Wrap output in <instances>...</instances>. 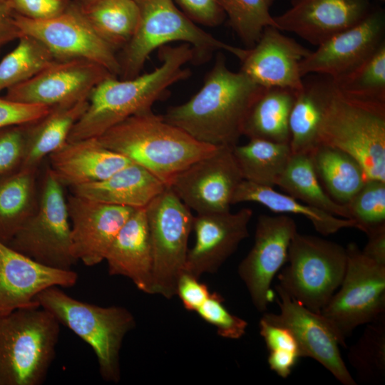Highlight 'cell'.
<instances>
[{
	"label": "cell",
	"mask_w": 385,
	"mask_h": 385,
	"mask_svg": "<svg viewBox=\"0 0 385 385\" xmlns=\"http://www.w3.org/2000/svg\"><path fill=\"white\" fill-rule=\"evenodd\" d=\"M210 294L205 283L188 273L183 272L178 281L176 295L188 311L196 312Z\"/></svg>",
	"instance_id": "45"
},
{
	"label": "cell",
	"mask_w": 385,
	"mask_h": 385,
	"mask_svg": "<svg viewBox=\"0 0 385 385\" xmlns=\"http://www.w3.org/2000/svg\"><path fill=\"white\" fill-rule=\"evenodd\" d=\"M309 155L327 194L340 204L348 202L368 180L359 161L342 150L319 145Z\"/></svg>",
	"instance_id": "30"
},
{
	"label": "cell",
	"mask_w": 385,
	"mask_h": 385,
	"mask_svg": "<svg viewBox=\"0 0 385 385\" xmlns=\"http://www.w3.org/2000/svg\"><path fill=\"white\" fill-rule=\"evenodd\" d=\"M38 169L19 167L0 175V241L7 244L35 212Z\"/></svg>",
	"instance_id": "27"
},
{
	"label": "cell",
	"mask_w": 385,
	"mask_h": 385,
	"mask_svg": "<svg viewBox=\"0 0 385 385\" xmlns=\"http://www.w3.org/2000/svg\"><path fill=\"white\" fill-rule=\"evenodd\" d=\"M297 232L294 219L285 214H262L257 218L253 246L237 270L259 312L266 311L272 301V282L287 263L289 247Z\"/></svg>",
	"instance_id": "14"
},
{
	"label": "cell",
	"mask_w": 385,
	"mask_h": 385,
	"mask_svg": "<svg viewBox=\"0 0 385 385\" xmlns=\"http://www.w3.org/2000/svg\"><path fill=\"white\" fill-rule=\"evenodd\" d=\"M111 76L88 60L55 61L28 81L7 89L4 98L48 107L71 104L88 99L91 91Z\"/></svg>",
	"instance_id": "17"
},
{
	"label": "cell",
	"mask_w": 385,
	"mask_h": 385,
	"mask_svg": "<svg viewBox=\"0 0 385 385\" xmlns=\"http://www.w3.org/2000/svg\"><path fill=\"white\" fill-rule=\"evenodd\" d=\"M322 115V82H304L297 92L289 118V146L292 154H309L319 145Z\"/></svg>",
	"instance_id": "34"
},
{
	"label": "cell",
	"mask_w": 385,
	"mask_h": 385,
	"mask_svg": "<svg viewBox=\"0 0 385 385\" xmlns=\"http://www.w3.org/2000/svg\"><path fill=\"white\" fill-rule=\"evenodd\" d=\"M79 8L95 31L115 51L128 43L137 28L139 11L135 0H98Z\"/></svg>",
	"instance_id": "33"
},
{
	"label": "cell",
	"mask_w": 385,
	"mask_h": 385,
	"mask_svg": "<svg viewBox=\"0 0 385 385\" xmlns=\"http://www.w3.org/2000/svg\"><path fill=\"white\" fill-rule=\"evenodd\" d=\"M34 301L91 346L105 381H119L123 341L135 326V318L129 310L123 307H101L83 302L56 286L41 292Z\"/></svg>",
	"instance_id": "7"
},
{
	"label": "cell",
	"mask_w": 385,
	"mask_h": 385,
	"mask_svg": "<svg viewBox=\"0 0 385 385\" xmlns=\"http://www.w3.org/2000/svg\"><path fill=\"white\" fill-rule=\"evenodd\" d=\"M275 0H218L229 24L247 46L252 47L267 26H276L270 8Z\"/></svg>",
	"instance_id": "38"
},
{
	"label": "cell",
	"mask_w": 385,
	"mask_h": 385,
	"mask_svg": "<svg viewBox=\"0 0 385 385\" xmlns=\"http://www.w3.org/2000/svg\"><path fill=\"white\" fill-rule=\"evenodd\" d=\"M366 235L368 241L361 250L362 253L375 262L385 265V225L374 229Z\"/></svg>",
	"instance_id": "49"
},
{
	"label": "cell",
	"mask_w": 385,
	"mask_h": 385,
	"mask_svg": "<svg viewBox=\"0 0 385 385\" xmlns=\"http://www.w3.org/2000/svg\"><path fill=\"white\" fill-rule=\"evenodd\" d=\"M253 211L244 207L230 211L193 215L195 241L188 250L184 272L197 279L215 273L249 236L248 225Z\"/></svg>",
	"instance_id": "18"
},
{
	"label": "cell",
	"mask_w": 385,
	"mask_h": 385,
	"mask_svg": "<svg viewBox=\"0 0 385 385\" xmlns=\"http://www.w3.org/2000/svg\"><path fill=\"white\" fill-rule=\"evenodd\" d=\"M43 265L72 270L71 227L63 186L48 167L39 184L38 206L6 244Z\"/></svg>",
	"instance_id": "10"
},
{
	"label": "cell",
	"mask_w": 385,
	"mask_h": 385,
	"mask_svg": "<svg viewBox=\"0 0 385 385\" xmlns=\"http://www.w3.org/2000/svg\"><path fill=\"white\" fill-rule=\"evenodd\" d=\"M88 104V98L50 108L39 119L26 125L25 150L20 167L38 169L43 160L60 148Z\"/></svg>",
	"instance_id": "26"
},
{
	"label": "cell",
	"mask_w": 385,
	"mask_h": 385,
	"mask_svg": "<svg viewBox=\"0 0 385 385\" xmlns=\"http://www.w3.org/2000/svg\"><path fill=\"white\" fill-rule=\"evenodd\" d=\"M381 1H382V0H381ZM383 1H384V0H383Z\"/></svg>",
	"instance_id": "51"
},
{
	"label": "cell",
	"mask_w": 385,
	"mask_h": 385,
	"mask_svg": "<svg viewBox=\"0 0 385 385\" xmlns=\"http://www.w3.org/2000/svg\"><path fill=\"white\" fill-rule=\"evenodd\" d=\"M347 359L360 382H384L385 315L366 324L361 337L349 348Z\"/></svg>",
	"instance_id": "35"
},
{
	"label": "cell",
	"mask_w": 385,
	"mask_h": 385,
	"mask_svg": "<svg viewBox=\"0 0 385 385\" xmlns=\"http://www.w3.org/2000/svg\"><path fill=\"white\" fill-rule=\"evenodd\" d=\"M223 302L224 299L220 294L212 292L196 312L203 320L215 327L220 337L238 339L245 334L248 324L230 313Z\"/></svg>",
	"instance_id": "40"
},
{
	"label": "cell",
	"mask_w": 385,
	"mask_h": 385,
	"mask_svg": "<svg viewBox=\"0 0 385 385\" xmlns=\"http://www.w3.org/2000/svg\"><path fill=\"white\" fill-rule=\"evenodd\" d=\"M181 11L196 24L206 26L220 24L225 14L218 0H174Z\"/></svg>",
	"instance_id": "44"
},
{
	"label": "cell",
	"mask_w": 385,
	"mask_h": 385,
	"mask_svg": "<svg viewBox=\"0 0 385 385\" xmlns=\"http://www.w3.org/2000/svg\"><path fill=\"white\" fill-rule=\"evenodd\" d=\"M311 51L277 27L267 26L257 42L245 48L240 71L263 88L299 91L304 87L299 63Z\"/></svg>",
	"instance_id": "21"
},
{
	"label": "cell",
	"mask_w": 385,
	"mask_h": 385,
	"mask_svg": "<svg viewBox=\"0 0 385 385\" xmlns=\"http://www.w3.org/2000/svg\"><path fill=\"white\" fill-rule=\"evenodd\" d=\"M265 88L242 71H231L225 57L218 55L201 88L162 116L200 142L233 147L242 135L250 109Z\"/></svg>",
	"instance_id": "2"
},
{
	"label": "cell",
	"mask_w": 385,
	"mask_h": 385,
	"mask_svg": "<svg viewBox=\"0 0 385 385\" xmlns=\"http://www.w3.org/2000/svg\"><path fill=\"white\" fill-rule=\"evenodd\" d=\"M279 313H265L262 318L288 329L295 338L301 357H309L322 365L341 384L356 382L343 360L338 339L327 320L287 295L276 285Z\"/></svg>",
	"instance_id": "15"
},
{
	"label": "cell",
	"mask_w": 385,
	"mask_h": 385,
	"mask_svg": "<svg viewBox=\"0 0 385 385\" xmlns=\"http://www.w3.org/2000/svg\"><path fill=\"white\" fill-rule=\"evenodd\" d=\"M97 138L103 146L143 167L167 186L175 175L217 147L197 140L153 111L133 115Z\"/></svg>",
	"instance_id": "3"
},
{
	"label": "cell",
	"mask_w": 385,
	"mask_h": 385,
	"mask_svg": "<svg viewBox=\"0 0 385 385\" xmlns=\"http://www.w3.org/2000/svg\"><path fill=\"white\" fill-rule=\"evenodd\" d=\"M331 81L339 91L348 96L385 103V43L353 71Z\"/></svg>",
	"instance_id": "37"
},
{
	"label": "cell",
	"mask_w": 385,
	"mask_h": 385,
	"mask_svg": "<svg viewBox=\"0 0 385 385\" xmlns=\"http://www.w3.org/2000/svg\"><path fill=\"white\" fill-rule=\"evenodd\" d=\"M145 209L153 257V294L170 299L184 272L193 215L168 186Z\"/></svg>",
	"instance_id": "11"
},
{
	"label": "cell",
	"mask_w": 385,
	"mask_h": 385,
	"mask_svg": "<svg viewBox=\"0 0 385 385\" xmlns=\"http://www.w3.org/2000/svg\"><path fill=\"white\" fill-rule=\"evenodd\" d=\"M232 153L243 180L272 188L277 185L292 155L289 143L257 138L234 145Z\"/></svg>",
	"instance_id": "31"
},
{
	"label": "cell",
	"mask_w": 385,
	"mask_h": 385,
	"mask_svg": "<svg viewBox=\"0 0 385 385\" xmlns=\"http://www.w3.org/2000/svg\"><path fill=\"white\" fill-rule=\"evenodd\" d=\"M71 252L77 261L92 267L105 260L116 235L135 210L71 194L67 197Z\"/></svg>",
	"instance_id": "22"
},
{
	"label": "cell",
	"mask_w": 385,
	"mask_h": 385,
	"mask_svg": "<svg viewBox=\"0 0 385 385\" xmlns=\"http://www.w3.org/2000/svg\"><path fill=\"white\" fill-rule=\"evenodd\" d=\"M277 185L302 202L349 220L346 205L334 201L322 188L309 154H292Z\"/></svg>",
	"instance_id": "32"
},
{
	"label": "cell",
	"mask_w": 385,
	"mask_h": 385,
	"mask_svg": "<svg viewBox=\"0 0 385 385\" xmlns=\"http://www.w3.org/2000/svg\"><path fill=\"white\" fill-rule=\"evenodd\" d=\"M385 12L374 6L359 23L319 45L299 63L302 78L310 73L332 81L349 74L385 43Z\"/></svg>",
	"instance_id": "16"
},
{
	"label": "cell",
	"mask_w": 385,
	"mask_h": 385,
	"mask_svg": "<svg viewBox=\"0 0 385 385\" xmlns=\"http://www.w3.org/2000/svg\"><path fill=\"white\" fill-rule=\"evenodd\" d=\"M167 185L143 167L131 163L100 181L71 188V193L108 205L144 208Z\"/></svg>",
	"instance_id": "25"
},
{
	"label": "cell",
	"mask_w": 385,
	"mask_h": 385,
	"mask_svg": "<svg viewBox=\"0 0 385 385\" xmlns=\"http://www.w3.org/2000/svg\"><path fill=\"white\" fill-rule=\"evenodd\" d=\"M78 279L73 270L43 265L0 241V316L38 307L34 299L41 292L54 286L71 287Z\"/></svg>",
	"instance_id": "19"
},
{
	"label": "cell",
	"mask_w": 385,
	"mask_h": 385,
	"mask_svg": "<svg viewBox=\"0 0 385 385\" xmlns=\"http://www.w3.org/2000/svg\"><path fill=\"white\" fill-rule=\"evenodd\" d=\"M16 46L0 61V92L28 81L55 61L38 39L22 35Z\"/></svg>",
	"instance_id": "36"
},
{
	"label": "cell",
	"mask_w": 385,
	"mask_h": 385,
	"mask_svg": "<svg viewBox=\"0 0 385 385\" xmlns=\"http://www.w3.org/2000/svg\"><path fill=\"white\" fill-rule=\"evenodd\" d=\"M259 327L268 351L289 350L298 352L300 356L297 341L288 329L269 323L262 318L260 319Z\"/></svg>",
	"instance_id": "46"
},
{
	"label": "cell",
	"mask_w": 385,
	"mask_h": 385,
	"mask_svg": "<svg viewBox=\"0 0 385 385\" xmlns=\"http://www.w3.org/2000/svg\"><path fill=\"white\" fill-rule=\"evenodd\" d=\"M21 36L22 34L15 24L14 13L7 1L0 0V50Z\"/></svg>",
	"instance_id": "48"
},
{
	"label": "cell",
	"mask_w": 385,
	"mask_h": 385,
	"mask_svg": "<svg viewBox=\"0 0 385 385\" xmlns=\"http://www.w3.org/2000/svg\"><path fill=\"white\" fill-rule=\"evenodd\" d=\"M48 158L56 178L70 188L103 180L133 163L103 146L97 138L67 141Z\"/></svg>",
	"instance_id": "23"
},
{
	"label": "cell",
	"mask_w": 385,
	"mask_h": 385,
	"mask_svg": "<svg viewBox=\"0 0 385 385\" xmlns=\"http://www.w3.org/2000/svg\"><path fill=\"white\" fill-rule=\"evenodd\" d=\"M50 108L0 97V128L32 123L46 115Z\"/></svg>",
	"instance_id": "42"
},
{
	"label": "cell",
	"mask_w": 385,
	"mask_h": 385,
	"mask_svg": "<svg viewBox=\"0 0 385 385\" xmlns=\"http://www.w3.org/2000/svg\"><path fill=\"white\" fill-rule=\"evenodd\" d=\"M245 202L260 204L275 213L303 216L324 236L336 233L343 228H355V223L351 220L310 206L288 194L275 190L272 187L243 180L234 194L232 205Z\"/></svg>",
	"instance_id": "28"
},
{
	"label": "cell",
	"mask_w": 385,
	"mask_h": 385,
	"mask_svg": "<svg viewBox=\"0 0 385 385\" xmlns=\"http://www.w3.org/2000/svg\"><path fill=\"white\" fill-rule=\"evenodd\" d=\"M14 21L22 35L38 39L56 61L88 60L119 76L116 51L95 31L73 0L63 13L53 18L32 20L14 13Z\"/></svg>",
	"instance_id": "12"
},
{
	"label": "cell",
	"mask_w": 385,
	"mask_h": 385,
	"mask_svg": "<svg viewBox=\"0 0 385 385\" xmlns=\"http://www.w3.org/2000/svg\"><path fill=\"white\" fill-rule=\"evenodd\" d=\"M290 7L274 16L276 26L318 46L362 21L372 0H290Z\"/></svg>",
	"instance_id": "20"
},
{
	"label": "cell",
	"mask_w": 385,
	"mask_h": 385,
	"mask_svg": "<svg viewBox=\"0 0 385 385\" xmlns=\"http://www.w3.org/2000/svg\"><path fill=\"white\" fill-rule=\"evenodd\" d=\"M300 358L298 352L289 350L269 351L267 363L272 371L282 378H287Z\"/></svg>",
	"instance_id": "47"
},
{
	"label": "cell",
	"mask_w": 385,
	"mask_h": 385,
	"mask_svg": "<svg viewBox=\"0 0 385 385\" xmlns=\"http://www.w3.org/2000/svg\"><path fill=\"white\" fill-rule=\"evenodd\" d=\"M297 92L284 88H265L248 112L242 135L289 143V118Z\"/></svg>",
	"instance_id": "29"
},
{
	"label": "cell",
	"mask_w": 385,
	"mask_h": 385,
	"mask_svg": "<svg viewBox=\"0 0 385 385\" xmlns=\"http://www.w3.org/2000/svg\"><path fill=\"white\" fill-rule=\"evenodd\" d=\"M160 66L153 71L128 79L109 76L91 92L87 108L73 127L68 142L97 138L111 127L136 114L152 111L173 84L191 74L184 68L195 53L188 43L163 46L160 49Z\"/></svg>",
	"instance_id": "1"
},
{
	"label": "cell",
	"mask_w": 385,
	"mask_h": 385,
	"mask_svg": "<svg viewBox=\"0 0 385 385\" xmlns=\"http://www.w3.org/2000/svg\"><path fill=\"white\" fill-rule=\"evenodd\" d=\"M98 0H73V1L79 7H85Z\"/></svg>",
	"instance_id": "50"
},
{
	"label": "cell",
	"mask_w": 385,
	"mask_h": 385,
	"mask_svg": "<svg viewBox=\"0 0 385 385\" xmlns=\"http://www.w3.org/2000/svg\"><path fill=\"white\" fill-rule=\"evenodd\" d=\"M321 82L319 145L347 153L361 164L367 180L385 182V103L348 96L329 78Z\"/></svg>",
	"instance_id": "4"
},
{
	"label": "cell",
	"mask_w": 385,
	"mask_h": 385,
	"mask_svg": "<svg viewBox=\"0 0 385 385\" xmlns=\"http://www.w3.org/2000/svg\"><path fill=\"white\" fill-rule=\"evenodd\" d=\"M14 13L32 20H46L63 13L72 0H6Z\"/></svg>",
	"instance_id": "43"
},
{
	"label": "cell",
	"mask_w": 385,
	"mask_h": 385,
	"mask_svg": "<svg viewBox=\"0 0 385 385\" xmlns=\"http://www.w3.org/2000/svg\"><path fill=\"white\" fill-rule=\"evenodd\" d=\"M26 124L0 128V175L21 166L25 150Z\"/></svg>",
	"instance_id": "41"
},
{
	"label": "cell",
	"mask_w": 385,
	"mask_h": 385,
	"mask_svg": "<svg viewBox=\"0 0 385 385\" xmlns=\"http://www.w3.org/2000/svg\"><path fill=\"white\" fill-rule=\"evenodd\" d=\"M349 220L355 228L367 234L385 225V182L368 180L363 187L344 204Z\"/></svg>",
	"instance_id": "39"
},
{
	"label": "cell",
	"mask_w": 385,
	"mask_h": 385,
	"mask_svg": "<svg viewBox=\"0 0 385 385\" xmlns=\"http://www.w3.org/2000/svg\"><path fill=\"white\" fill-rule=\"evenodd\" d=\"M104 260L109 274L126 277L140 291L153 294V257L145 207L135 209L114 238Z\"/></svg>",
	"instance_id": "24"
},
{
	"label": "cell",
	"mask_w": 385,
	"mask_h": 385,
	"mask_svg": "<svg viewBox=\"0 0 385 385\" xmlns=\"http://www.w3.org/2000/svg\"><path fill=\"white\" fill-rule=\"evenodd\" d=\"M286 264L277 275V286L307 308L320 313L342 282L346 251L337 242L297 232Z\"/></svg>",
	"instance_id": "8"
},
{
	"label": "cell",
	"mask_w": 385,
	"mask_h": 385,
	"mask_svg": "<svg viewBox=\"0 0 385 385\" xmlns=\"http://www.w3.org/2000/svg\"><path fill=\"white\" fill-rule=\"evenodd\" d=\"M61 324L38 307L0 316V385H39L54 360Z\"/></svg>",
	"instance_id": "6"
},
{
	"label": "cell",
	"mask_w": 385,
	"mask_h": 385,
	"mask_svg": "<svg viewBox=\"0 0 385 385\" xmlns=\"http://www.w3.org/2000/svg\"><path fill=\"white\" fill-rule=\"evenodd\" d=\"M243 180L232 147L219 145L175 175L168 186L196 214L230 211Z\"/></svg>",
	"instance_id": "13"
},
{
	"label": "cell",
	"mask_w": 385,
	"mask_h": 385,
	"mask_svg": "<svg viewBox=\"0 0 385 385\" xmlns=\"http://www.w3.org/2000/svg\"><path fill=\"white\" fill-rule=\"evenodd\" d=\"M139 18L135 31L117 54L120 79L140 75L156 48L173 41L188 43L197 62H203L216 51L225 50L240 58L245 48L229 45L197 26L174 0H135Z\"/></svg>",
	"instance_id": "5"
},
{
	"label": "cell",
	"mask_w": 385,
	"mask_h": 385,
	"mask_svg": "<svg viewBox=\"0 0 385 385\" xmlns=\"http://www.w3.org/2000/svg\"><path fill=\"white\" fill-rule=\"evenodd\" d=\"M346 251L342 282L320 312L343 346L356 327L385 315V265L366 257L355 242Z\"/></svg>",
	"instance_id": "9"
}]
</instances>
